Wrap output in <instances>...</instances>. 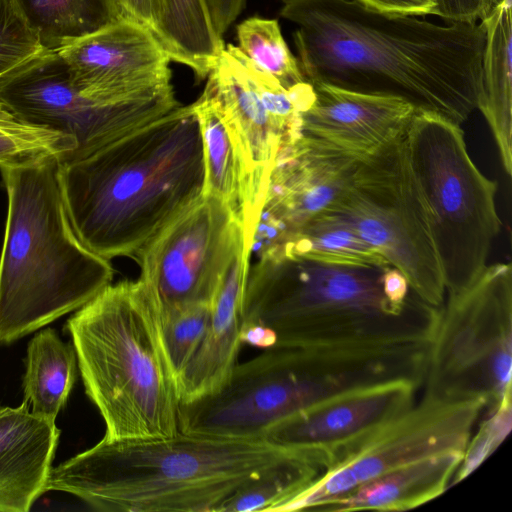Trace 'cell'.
Listing matches in <instances>:
<instances>
[{
    "instance_id": "obj_1",
    "label": "cell",
    "mask_w": 512,
    "mask_h": 512,
    "mask_svg": "<svg viewBox=\"0 0 512 512\" xmlns=\"http://www.w3.org/2000/svg\"><path fill=\"white\" fill-rule=\"evenodd\" d=\"M307 81L403 98L458 125L478 109L485 31L372 9L357 0H282Z\"/></svg>"
},
{
    "instance_id": "obj_2",
    "label": "cell",
    "mask_w": 512,
    "mask_h": 512,
    "mask_svg": "<svg viewBox=\"0 0 512 512\" xmlns=\"http://www.w3.org/2000/svg\"><path fill=\"white\" fill-rule=\"evenodd\" d=\"M71 225L92 252L135 256L203 195L205 165L193 104L123 136L93 154L58 162Z\"/></svg>"
},
{
    "instance_id": "obj_3",
    "label": "cell",
    "mask_w": 512,
    "mask_h": 512,
    "mask_svg": "<svg viewBox=\"0 0 512 512\" xmlns=\"http://www.w3.org/2000/svg\"><path fill=\"white\" fill-rule=\"evenodd\" d=\"M297 454L262 440L179 432L103 438L52 467L46 491L70 493L105 512H215L271 464Z\"/></svg>"
},
{
    "instance_id": "obj_4",
    "label": "cell",
    "mask_w": 512,
    "mask_h": 512,
    "mask_svg": "<svg viewBox=\"0 0 512 512\" xmlns=\"http://www.w3.org/2000/svg\"><path fill=\"white\" fill-rule=\"evenodd\" d=\"M390 265L330 263L275 248L250 267L244 322L276 335V346L432 341L440 307L415 293L397 306L383 290Z\"/></svg>"
},
{
    "instance_id": "obj_5",
    "label": "cell",
    "mask_w": 512,
    "mask_h": 512,
    "mask_svg": "<svg viewBox=\"0 0 512 512\" xmlns=\"http://www.w3.org/2000/svg\"><path fill=\"white\" fill-rule=\"evenodd\" d=\"M8 197L0 255V345L76 311L113 279L69 220L58 160L0 167Z\"/></svg>"
},
{
    "instance_id": "obj_6",
    "label": "cell",
    "mask_w": 512,
    "mask_h": 512,
    "mask_svg": "<svg viewBox=\"0 0 512 512\" xmlns=\"http://www.w3.org/2000/svg\"><path fill=\"white\" fill-rule=\"evenodd\" d=\"M85 391L103 438L180 432L177 380L164 351L158 305L141 280L109 284L67 320Z\"/></svg>"
},
{
    "instance_id": "obj_7",
    "label": "cell",
    "mask_w": 512,
    "mask_h": 512,
    "mask_svg": "<svg viewBox=\"0 0 512 512\" xmlns=\"http://www.w3.org/2000/svg\"><path fill=\"white\" fill-rule=\"evenodd\" d=\"M377 351L364 344L278 347L236 364L213 393L180 403V432L257 440L281 421L382 382Z\"/></svg>"
},
{
    "instance_id": "obj_8",
    "label": "cell",
    "mask_w": 512,
    "mask_h": 512,
    "mask_svg": "<svg viewBox=\"0 0 512 512\" xmlns=\"http://www.w3.org/2000/svg\"><path fill=\"white\" fill-rule=\"evenodd\" d=\"M407 157L428 208L447 294L486 268L501 230L498 183L472 161L461 125L417 110L404 132Z\"/></svg>"
},
{
    "instance_id": "obj_9",
    "label": "cell",
    "mask_w": 512,
    "mask_h": 512,
    "mask_svg": "<svg viewBox=\"0 0 512 512\" xmlns=\"http://www.w3.org/2000/svg\"><path fill=\"white\" fill-rule=\"evenodd\" d=\"M511 372L512 267L495 263L446 295L422 387L441 399H481L490 414L512 399Z\"/></svg>"
},
{
    "instance_id": "obj_10",
    "label": "cell",
    "mask_w": 512,
    "mask_h": 512,
    "mask_svg": "<svg viewBox=\"0 0 512 512\" xmlns=\"http://www.w3.org/2000/svg\"><path fill=\"white\" fill-rule=\"evenodd\" d=\"M404 132L361 160L350 185L326 211L401 271L421 300L441 307L446 297L443 273Z\"/></svg>"
},
{
    "instance_id": "obj_11",
    "label": "cell",
    "mask_w": 512,
    "mask_h": 512,
    "mask_svg": "<svg viewBox=\"0 0 512 512\" xmlns=\"http://www.w3.org/2000/svg\"><path fill=\"white\" fill-rule=\"evenodd\" d=\"M0 101L22 123L73 137L77 146L66 162L85 158L179 106L172 85L117 102L92 100L72 85L58 51L45 49L0 79Z\"/></svg>"
},
{
    "instance_id": "obj_12",
    "label": "cell",
    "mask_w": 512,
    "mask_h": 512,
    "mask_svg": "<svg viewBox=\"0 0 512 512\" xmlns=\"http://www.w3.org/2000/svg\"><path fill=\"white\" fill-rule=\"evenodd\" d=\"M486 403L427 393L348 449L278 512L323 510L358 486L396 468L446 453H463Z\"/></svg>"
},
{
    "instance_id": "obj_13",
    "label": "cell",
    "mask_w": 512,
    "mask_h": 512,
    "mask_svg": "<svg viewBox=\"0 0 512 512\" xmlns=\"http://www.w3.org/2000/svg\"><path fill=\"white\" fill-rule=\"evenodd\" d=\"M242 237L228 207L204 194L147 242L135 257L159 313L211 304Z\"/></svg>"
},
{
    "instance_id": "obj_14",
    "label": "cell",
    "mask_w": 512,
    "mask_h": 512,
    "mask_svg": "<svg viewBox=\"0 0 512 512\" xmlns=\"http://www.w3.org/2000/svg\"><path fill=\"white\" fill-rule=\"evenodd\" d=\"M72 85L85 97L110 103L171 85V59L147 28L129 19L59 50Z\"/></svg>"
},
{
    "instance_id": "obj_15",
    "label": "cell",
    "mask_w": 512,
    "mask_h": 512,
    "mask_svg": "<svg viewBox=\"0 0 512 512\" xmlns=\"http://www.w3.org/2000/svg\"><path fill=\"white\" fill-rule=\"evenodd\" d=\"M420 388L395 381L353 391L281 421L262 440L307 458L325 472L359 440L409 408Z\"/></svg>"
},
{
    "instance_id": "obj_16",
    "label": "cell",
    "mask_w": 512,
    "mask_h": 512,
    "mask_svg": "<svg viewBox=\"0 0 512 512\" xmlns=\"http://www.w3.org/2000/svg\"><path fill=\"white\" fill-rule=\"evenodd\" d=\"M311 84L315 98L299 114L288 144L298 140L365 158L400 135L418 110L396 96L357 92L326 83Z\"/></svg>"
},
{
    "instance_id": "obj_17",
    "label": "cell",
    "mask_w": 512,
    "mask_h": 512,
    "mask_svg": "<svg viewBox=\"0 0 512 512\" xmlns=\"http://www.w3.org/2000/svg\"><path fill=\"white\" fill-rule=\"evenodd\" d=\"M362 159L298 140L282 146L259 214L283 230L286 242L290 234L337 200Z\"/></svg>"
},
{
    "instance_id": "obj_18",
    "label": "cell",
    "mask_w": 512,
    "mask_h": 512,
    "mask_svg": "<svg viewBox=\"0 0 512 512\" xmlns=\"http://www.w3.org/2000/svg\"><path fill=\"white\" fill-rule=\"evenodd\" d=\"M245 238L236 245L211 302L204 338L177 378L180 403L216 391L237 364L244 323V295L250 267Z\"/></svg>"
},
{
    "instance_id": "obj_19",
    "label": "cell",
    "mask_w": 512,
    "mask_h": 512,
    "mask_svg": "<svg viewBox=\"0 0 512 512\" xmlns=\"http://www.w3.org/2000/svg\"><path fill=\"white\" fill-rule=\"evenodd\" d=\"M59 436L55 420L25 402L0 408V512H27L46 492Z\"/></svg>"
},
{
    "instance_id": "obj_20",
    "label": "cell",
    "mask_w": 512,
    "mask_h": 512,
    "mask_svg": "<svg viewBox=\"0 0 512 512\" xmlns=\"http://www.w3.org/2000/svg\"><path fill=\"white\" fill-rule=\"evenodd\" d=\"M206 86L217 99L264 200L283 136L252 86L232 44L222 50Z\"/></svg>"
},
{
    "instance_id": "obj_21",
    "label": "cell",
    "mask_w": 512,
    "mask_h": 512,
    "mask_svg": "<svg viewBox=\"0 0 512 512\" xmlns=\"http://www.w3.org/2000/svg\"><path fill=\"white\" fill-rule=\"evenodd\" d=\"M193 107L202 138L204 194L220 199L228 207L241 224L248 247L263 199L255 187L241 146L207 86Z\"/></svg>"
},
{
    "instance_id": "obj_22",
    "label": "cell",
    "mask_w": 512,
    "mask_h": 512,
    "mask_svg": "<svg viewBox=\"0 0 512 512\" xmlns=\"http://www.w3.org/2000/svg\"><path fill=\"white\" fill-rule=\"evenodd\" d=\"M463 453H446L404 465L358 486L323 511H405L444 493L451 485Z\"/></svg>"
},
{
    "instance_id": "obj_23",
    "label": "cell",
    "mask_w": 512,
    "mask_h": 512,
    "mask_svg": "<svg viewBox=\"0 0 512 512\" xmlns=\"http://www.w3.org/2000/svg\"><path fill=\"white\" fill-rule=\"evenodd\" d=\"M511 1L498 0L480 21L485 31L478 109L493 134L503 168L511 175Z\"/></svg>"
},
{
    "instance_id": "obj_24",
    "label": "cell",
    "mask_w": 512,
    "mask_h": 512,
    "mask_svg": "<svg viewBox=\"0 0 512 512\" xmlns=\"http://www.w3.org/2000/svg\"><path fill=\"white\" fill-rule=\"evenodd\" d=\"M42 49L57 51L127 19L116 0H11Z\"/></svg>"
},
{
    "instance_id": "obj_25",
    "label": "cell",
    "mask_w": 512,
    "mask_h": 512,
    "mask_svg": "<svg viewBox=\"0 0 512 512\" xmlns=\"http://www.w3.org/2000/svg\"><path fill=\"white\" fill-rule=\"evenodd\" d=\"M76 377L74 347L64 343L54 329H43L30 340L23 378V402L32 413L56 420Z\"/></svg>"
},
{
    "instance_id": "obj_26",
    "label": "cell",
    "mask_w": 512,
    "mask_h": 512,
    "mask_svg": "<svg viewBox=\"0 0 512 512\" xmlns=\"http://www.w3.org/2000/svg\"><path fill=\"white\" fill-rule=\"evenodd\" d=\"M165 1V15L154 36L171 61L190 67L199 80L207 78L225 46L206 1Z\"/></svg>"
},
{
    "instance_id": "obj_27",
    "label": "cell",
    "mask_w": 512,
    "mask_h": 512,
    "mask_svg": "<svg viewBox=\"0 0 512 512\" xmlns=\"http://www.w3.org/2000/svg\"><path fill=\"white\" fill-rule=\"evenodd\" d=\"M323 472L324 469L316 463L299 454H291L245 482L215 512H276Z\"/></svg>"
},
{
    "instance_id": "obj_28",
    "label": "cell",
    "mask_w": 512,
    "mask_h": 512,
    "mask_svg": "<svg viewBox=\"0 0 512 512\" xmlns=\"http://www.w3.org/2000/svg\"><path fill=\"white\" fill-rule=\"evenodd\" d=\"M278 248L330 263L389 265L373 246L327 211L290 234Z\"/></svg>"
},
{
    "instance_id": "obj_29",
    "label": "cell",
    "mask_w": 512,
    "mask_h": 512,
    "mask_svg": "<svg viewBox=\"0 0 512 512\" xmlns=\"http://www.w3.org/2000/svg\"><path fill=\"white\" fill-rule=\"evenodd\" d=\"M239 50L284 88L306 81L298 59L291 53L275 19L251 17L237 26Z\"/></svg>"
},
{
    "instance_id": "obj_30",
    "label": "cell",
    "mask_w": 512,
    "mask_h": 512,
    "mask_svg": "<svg viewBox=\"0 0 512 512\" xmlns=\"http://www.w3.org/2000/svg\"><path fill=\"white\" fill-rule=\"evenodd\" d=\"M73 137L22 123L0 122V167H19L55 158L66 162L76 149Z\"/></svg>"
},
{
    "instance_id": "obj_31",
    "label": "cell",
    "mask_w": 512,
    "mask_h": 512,
    "mask_svg": "<svg viewBox=\"0 0 512 512\" xmlns=\"http://www.w3.org/2000/svg\"><path fill=\"white\" fill-rule=\"evenodd\" d=\"M211 304L159 313L160 334L169 365L177 378L199 348L210 317Z\"/></svg>"
},
{
    "instance_id": "obj_32",
    "label": "cell",
    "mask_w": 512,
    "mask_h": 512,
    "mask_svg": "<svg viewBox=\"0 0 512 512\" xmlns=\"http://www.w3.org/2000/svg\"><path fill=\"white\" fill-rule=\"evenodd\" d=\"M511 427L512 399H509L487 414L477 433L472 434L450 487L465 479L482 464L507 437Z\"/></svg>"
},
{
    "instance_id": "obj_33",
    "label": "cell",
    "mask_w": 512,
    "mask_h": 512,
    "mask_svg": "<svg viewBox=\"0 0 512 512\" xmlns=\"http://www.w3.org/2000/svg\"><path fill=\"white\" fill-rule=\"evenodd\" d=\"M42 50L11 0H0V79Z\"/></svg>"
},
{
    "instance_id": "obj_34",
    "label": "cell",
    "mask_w": 512,
    "mask_h": 512,
    "mask_svg": "<svg viewBox=\"0 0 512 512\" xmlns=\"http://www.w3.org/2000/svg\"><path fill=\"white\" fill-rule=\"evenodd\" d=\"M433 14L447 22H478L498 0H431Z\"/></svg>"
},
{
    "instance_id": "obj_35",
    "label": "cell",
    "mask_w": 512,
    "mask_h": 512,
    "mask_svg": "<svg viewBox=\"0 0 512 512\" xmlns=\"http://www.w3.org/2000/svg\"><path fill=\"white\" fill-rule=\"evenodd\" d=\"M127 19L140 24L153 34L161 25L165 11V0H116Z\"/></svg>"
},
{
    "instance_id": "obj_36",
    "label": "cell",
    "mask_w": 512,
    "mask_h": 512,
    "mask_svg": "<svg viewBox=\"0 0 512 512\" xmlns=\"http://www.w3.org/2000/svg\"><path fill=\"white\" fill-rule=\"evenodd\" d=\"M363 5L382 12L416 16L432 15L431 0H357Z\"/></svg>"
},
{
    "instance_id": "obj_37",
    "label": "cell",
    "mask_w": 512,
    "mask_h": 512,
    "mask_svg": "<svg viewBox=\"0 0 512 512\" xmlns=\"http://www.w3.org/2000/svg\"><path fill=\"white\" fill-rule=\"evenodd\" d=\"M383 290L388 300L397 306L406 304L414 294L404 274L392 266L384 271Z\"/></svg>"
},
{
    "instance_id": "obj_38",
    "label": "cell",
    "mask_w": 512,
    "mask_h": 512,
    "mask_svg": "<svg viewBox=\"0 0 512 512\" xmlns=\"http://www.w3.org/2000/svg\"><path fill=\"white\" fill-rule=\"evenodd\" d=\"M241 344H246L263 349H271L276 346V335L268 327L259 324L244 322L240 332Z\"/></svg>"
},
{
    "instance_id": "obj_39",
    "label": "cell",
    "mask_w": 512,
    "mask_h": 512,
    "mask_svg": "<svg viewBox=\"0 0 512 512\" xmlns=\"http://www.w3.org/2000/svg\"><path fill=\"white\" fill-rule=\"evenodd\" d=\"M212 20L219 24L234 22L245 9L247 0H205Z\"/></svg>"
},
{
    "instance_id": "obj_40",
    "label": "cell",
    "mask_w": 512,
    "mask_h": 512,
    "mask_svg": "<svg viewBox=\"0 0 512 512\" xmlns=\"http://www.w3.org/2000/svg\"><path fill=\"white\" fill-rule=\"evenodd\" d=\"M14 114L0 101V122L16 121Z\"/></svg>"
}]
</instances>
